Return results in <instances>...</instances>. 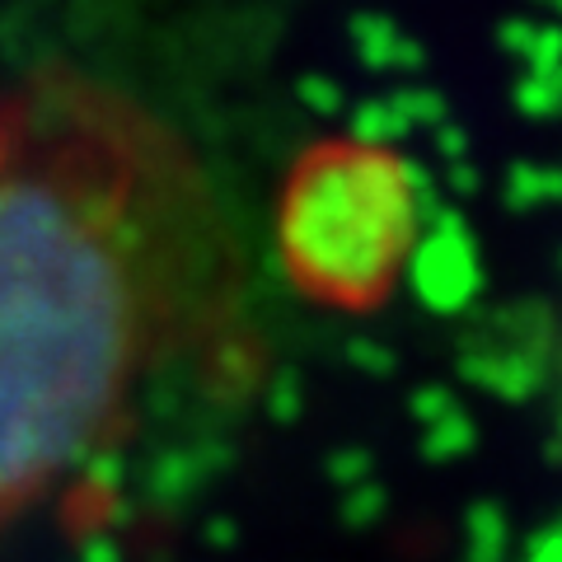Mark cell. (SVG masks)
I'll use <instances>...</instances> for the list:
<instances>
[{
  "mask_svg": "<svg viewBox=\"0 0 562 562\" xmlns=\"http://www.w3.org/2000/svg\"><path fill=\"white\" fill-rule=\"evenodd\" d=\"M244 347V249L192 140L76 66L0 90V530L160 375L231 371Z\"/></svg>",
  "mask_w": 562,
  "mask_h": 562,
  "instance_id": "obj_1",
  "label": "cell"
},
{
  "mask_svg": "<svg viewBox=\"0 0 562 562\" xmlns=\"http://www.w3.org/2000/svg\"><path fill=\"white\" fill-rule=\"evenodd\" d=\"M417 244V188L398 150L328 136L295 155L277 202V258L314 305L375 310Z\"/></svg>",
  "mask_w": 562,
  "mask_h": 562,
  "instance_id": "obj_2",
  "label": "cell"
}]
</instances>
